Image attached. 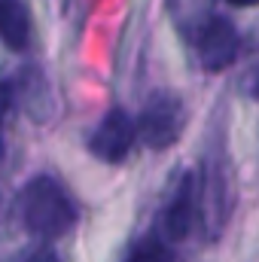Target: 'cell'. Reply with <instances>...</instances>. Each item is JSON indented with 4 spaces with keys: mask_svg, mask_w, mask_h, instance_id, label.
<instances>
[{
    "mask_svg": "<svg viewBox=\"0 0 259 262\" xmlns=\"http://www.w3.org/2000/svg\"><path fill=\"white\" fill-rule=\"evenodd\" d=\"M125 262H171V256L159 241H143L140 247H134V253Z\"/></svg>",
    "mask_w": 259,
    "mask_h": 262,
    "instance_id": "cell-7",
    "label": "cell"
},
{
    "mask_svg": "<svg viewBox=\"0 0 259 262\" xmlns=\"http://www.w3.org/2000/svg\"><path fill=\"white\" fill-rule=\"evenodd\" d=\"M137 137V125L122 107L110 110L98 128L92 131V140H89V149L101 159V162H110V165H119L125 162V156L131 152V143Z\"/></svg>",
    "mask_w": 259,
    "mask_h": 262,
    "instance_id": "cell-3",
    "label": "cell"
},
{
    "mask_svg": "<svg viewBox=\"0 0 259 262\" xmlns=\"http://www.w3.org/2000/svg\"><path fill=\"white\" fill-rule=\"evenodd\" d=\"M256 95H259V85H256Z\"/></svg>",
    "mask_w": 259,
    "mask_h": 262,
    "instance_id": "cell-12",
    "label": "cell"
},
{
    "mask_svg": "<svg viewBox=\"0 0 259 262\" xmlns=\"http://www.w3.org/2000/svg\"><path fill=\"white\" fill-rule=\"evenodd\" d=\"M238 55V34L235 25L226 18H210L198 31V58L204 70H226Z\"/></svg>",
    "mask_w": 259,
    "mask_h": 262,
    "instance_id": "cell-4",
    "label": "cell"
},
{
    "mask_svg": "<svg viewBox=\"0 0 259 262\" xmlns=\"http://www.w3.org/2000/svg\"><path fill=\"white\" fill-rule=\"evenodd\" d=\"M0 156H3V140H0Z\"/></svg>",
    "mask_w": 259,
    "mask_h": 262,
    "instance_id": "cell-11",
    "label": "cell"
},
{
    "mask_svg": "<svg viewBox=\"0 0 259 262\" xmlns=\"http://www.w3.org/2000/svg\"><path fill=\"white\" fill-rule=\"evenodd\" d=\"M195 177H186L180 183V189L174 192L171 204L165 207L162 213V232L171 238V241H183L189 235V226H192V204H195Z\"/></svg>",
    "mask_w": 259,
    "mask_h": 262,
    "instance_id": "cell-5",
    "label": "cell"
},
{
    "mask_svg": "<svg viewBox=\"0 0 259 262\" xmlns=\"http://www.w3.org/2000/svg\"><path fill=\"white\" fill-rule=\"evenodd\" d=\"M186 122V110L183 101L171 92H159L146 101L143 113H140V125L137 134L143 137V143L149 149H168L171 143H177L180 131Z\"/></svg>",
    "mask_w": 259,
    "mask_h": 262,
    "instance_id": "cell-2",
    "label": "cell"
},
{
    "mask_svg": "<svg viewBox=\"0 0 259 262\" xmlns=\"http://www.w3.org/2000/svg\"><path fill=\"white\" fill-rule=\"evenodd\" d=\"M9 107H12V89H9V82H0V122L6 119Z\"/></svg>",
    "mask_w": 259,
    "mask_h": 262,
    "instance_id": "cell-8",
    "label": "cell"
},
{
    "mask_svg": "<svg viewBox=\"0 0 259 262\" xmlns=\"http://www.w3.org/2000/svg\"><path fill=\"white\" fill-rule=\"evenodd\" d=\"M21 220L25 226L46 241L67 235L76 223V207L67 189L52 177H34L21 192Z\"/></svg>",
    "mask_w": 259,
    "mask_h": 262,
    "instance_id": "cell-1",
    "label": "cell"
},
{
    "mask_svg": "<svg viewBox=\"0 0 259 262\" xmlns=\"http://www.w3.org/2000/svg\"><path fill=\"white\" fill-rule=\"evenodd\" d=\"M28 262H58V256H55L49 247H43V250H37V253H34Z\"/></svg>",
    "mask_w": 259,
    "mask_h": 262,
    "instance_id": "cell-9",
    "label": "cell"
},
{
    "mask_svg": "<svg viewBox=\"0 0 259 262\" xmlns=\"http://www.w3.org/2000/svg\"><path fill=\"white\" fill-rule=\"evenodd\" d=\"M0 40L9 49H25L31 43V15L25 0H0Z\"/></svg>",
    "mask_w": 259,
    "mask_h": 262,
    "instance_id": "cell-6",
    "label": "cell"
},
{
    "mask_svg": "<svg viewBox=\"0 0 259 262\" xmlns=\"http://www.w3.org/2000/svg\"><path fill=\"white\" fill-rule=\"evenodd\" d=\"M229 3H235V6H256L259 0H229Z\"/></svg>",
    "mask_w": 259,
    "mask_h": 262,
    "instance_id": "cell-10",
    "label": "cell"
}]
</instances>
